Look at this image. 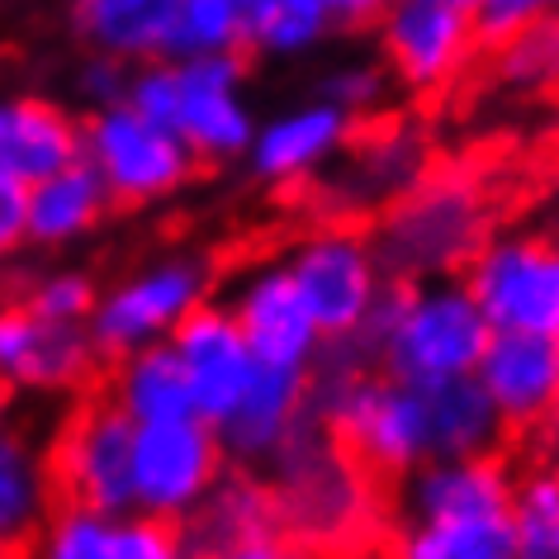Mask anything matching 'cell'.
I'll return each instance as SVG.
<instances>
[{
	"instance_id": "cell-43",
	"label": "cell",
	"mask_w": 559,
	"mask_h": 559,
	"mask_svg": "<svg viewBox=\"0 0 559 559\" xmlns=\"http://www.w3.org/2000/svg\"><path fill=\"white\" fill-rule=\"evenodd\" d=\"M550 474H555V484H559V451H555V460H550Z\"/></svg>"
},
{
	"instance_id": "cell-37",
	"label": "cell",
	"mask_w": 559,
	"mask_h": 559,
	"mask_svg": "<svg viewBox=\"0 0 559 559\" xmlns=\"http://www.w3.org/2000/svg\"><path fill=\"white\" fill-rule=\"evenodd\" d=\"M24 247V186L0 176V261Z\"/></svg>"
},
{
	"instance_id": "cell-16",
	"label": "cell",
	"mask_w": 559,
	"mask_h": 559,
	"mask_svg": "<svg viewBox=\"0 0 559 559\" xmlns=\"http://www.w3.org/2000/svg\"><path fill=\"white\" fill-rule=\"evenodd\" d=\"M474 380L493 399L498 417L516 431L559 417V337L493 332L474 366Z\"/></svg>"
},
{
	"instance_id": "cell-13",
	"label": "cell",
	"mask_w": 559,
	"mask_h": 559,
	"mask_svg": "<svg viewBox=\"0 0 559 559\" xmlns=\"http://www.w3.org/2000/svg\"><path fill=\"white\" fill-rule=\"evenodd\" d=\"M171 352L186 374L194 417H204L209 427H218L223 417L237 408V399L247 394L251 374H257V352L247 346L237 318L228 313V304H200L171 337Z\"/></svg>"
},
{
	"instance_id": "cell-2",
	"label": "cell",
	"mask_w": 559,
	"mask_h": 559,
	"mask_svg": "<svg viewBox=\"0 0 559 559\" xmlns=\"http://www.w3.org/2000/svg\"><path fill=\"white\" fill-rule=\"evenodd\" d=\"M488 233H493V218H488V200L479 186L417 180L394 204H384L370 247L389 280H441L465 275V265L488 242Z\"/></svg>"
},
{
	"instance_id": "cell-21",
	"label": "cell",
	"mask_w": 559,
	"mask_h": 559,
	"mask_svg": "<svg viewBox=\"0 0 559 559\" xmlns=\"http://www.w3.org/2000/svg\"><path fill=\"white\" fill-rule=\"evenodd\" d=\"M423 180V147L408 133H389L374 143H360L346 171L323 180V204L337 214H370V209L394 204L403 190Z\"/></svg>"
},
{
	"instance_id": "cell-4",
	"label": "cell",
	"mask_w": 559,
	"mask_h": 559,
	"mask_svg": "<svg viewBox=\"0 0 559 559\" xmlns=\"http://www.w3.org/2000/svg\"><path fill=\"white\" fill-rule=\"evenodd\" d=\"M81 157L109 186V200L147 209L180 194L194 176V152L171 129L138 115L129 100L100 105L81 119Z\"/></svg>"
},
{
	"instance_id": "cell-44",
	"label": "cell",
	"mask_w": 559,
	"mask_h": 559,
	"mask_svg": "<svg viewBox=\"0 0 559 559\" xmlns=\"http://www.w3.org/2000/svg\"><path fill=\"white\" fill-rule=\"evenodd\" d=\"M455 5H469V10H474V0H455Z\"/></svg>"
},
{
	"instance_id": "cell-24",
	"label": "cell",
	"mask_w": 559,
	"mask_h": 559,
	"mask_svg": "<svg viewBox=\"0 0 559 559\" xmlns=\"http://www.w3.org/2000/svg\"><path fill=\"white\" fill-rule=\"evenodd\" d=\"M58 484H52L48 460L34 451L29 437L0 427V555L29 550L38 526L58 508Z\"/></svg>"
},
{
	"instance_id": "cell-33",
	"label": "cell",
	"mask_w": 559,
	"mask_h": 559,
	"mask_svg": "<svg viewBox=\"0 0 559 559\" xmlns=\"http://www.w3.org/2000/svg\"><path fill=\"white\" fill-rule=\"evenodd\" d=\"M95 299H100V289H95V280L86 271H76V265L44 271L29 289H24V304H29L38 318L67 323V328H86L91 313H95Z\"/></svg>"
},
{
	"instance_id": "cell-6",
	"label": "cell",
	"mask_w": 559,
	"mask_h": 559,
	"mask_svg": "<svg viewBox=\"0 0 559 559\" xmlns=\"http://www.w3.org/2000/svg\"><path fill=\"white\" fill-rule=\"evenodd\" d=\"M166 129L194 152V162H242L257 133V109L247 100V52L171 58Z\"/></svg>"
},
{
	"instance_id": "cell-26",
	"label": "cell",
	"mask_w": 559,
	"mask_h": 559,
	"mask_svg": "<svg viewBox=\"0 0 559 559\" xmlns=\"http://www.w3.org/2000/svg\"><path fill=\"white\" fill-rule=\"evenodd\" d=\"M109 399H115L133 423H171V417L194 413L171 342H152V346H138V352L119 356L115 380H109Z\"/></svg>"
},
{
	"instance_id": "cell-5",
	"label": "cell",
	"mask_w": 559,
	"mask_h": 559,
	"mask_svg": "<svg viewBox=\"0 0 559 559\" xmlns=\"http://www.w3.org/2000/svg\"><path fill=\"white\" fill-rule=\"evenodd\" d=\"M465 285L493 332L559 337V242L550 233H488Z\"/></svg>"
},
{
	"instance_id": "cell-20",
	"label": "cell",
	"mask_w": 559,
	"mask_h": 559,
	"mask_svg": "<svg viewBox=\"0 0 559 559\" xmlns=\"http://www.w3.org/2000/svg\"><path fill=\"white\" fill-rule=\"evenodd\" d=\"M109 209H115L109 186L95 176L86 157H76L72 166L34 180L24 190V242L44 251L76 247L81 237H91L109 218Z\"/></svg>"
},
{
	"instance_id": "cell-34",
	"label": "cell",
	"mask_w": 559,
	"mask_h": 559,
	"mask_svg": "<svg viewBox=\"0 0 559 559\" xmlns=\"http://www.w3.org/2000/svg\"><path fill=\"white\" fill-rule=\"evenodd\" d=\"M109 559H194V555H190V545L180 536L176 522H157V516L129 512V516H119Z\"/></svg>"
},
{
	"instance_id": "cell-42",
	"label": "cell",
	"mask_w": 559,
	"mask_h": 559,
	"mask_svg": "<svg viewBox=\"0 0 559 559\" xmlns=\"http://www.w3.org/2000/svg\"><path fill=\"white\" fill-rule=\"evenodd\" d=\"M5 413H10V384L0 380V427H5Z\"/></svg>"
},
{
	"instance_id": "cell-31",
	"label": "cell",
	"mask_w": 559,
	"mask_h": 559,
	"mask_svg": "<svg viewBox=\"0 0 559 559\" xmlns=\"http://www.w3.org/2000/svg\"><path fill=\"white\" fill-rule=\"evenodd\" d=\"M115 531L119 516L81 508V502H62V508L48 512V522L29 540V559H109Z\"/></svg>"
},
{
	"instance_id": "cell-23",
	"label": "cell",
	"mask_w": 559,
	"mask_h": 559,
	"mask_svg": "<svg viewBox=\"0 0 559 559\" xmlns=\"http://www.w3.org/2000/svg\"><path fill=\"white\" fill-rule=\"evenodd\" d=\"M275 522L280 516H275L271 488L257 484L251 474H223V479L209 488V498L180 522V536H186L194 559H218L223 550H233V545L275 531Z\"/></svg>"
},
{
	"instance_id": "cell-11",
	"label": "cell",
	"mask_w": 559,
	"mask_h": 559,
	"mask_svg": "<svg viewBox=\"0 0 559 559\" xmlns=\"http://www.w3.org/2000/svg\"><path fill=\"white\" fill-rule=\"evenodd\" d=\"M384 67L408 91H441L479 52V24L455 0H389L374 24Z\"/></svg>"
},
{
	"instance_id": "cell-28",
	"label": "cell",
	"mask_w": 559,
	"mask_h": 559,
	"mask_svg": "<svg viewBox=\"0 0 559 559\" xmlns=\"http://www.w3.org/2000/svg\"><path fill=\"white\" fill-rule=\"evenodd\" d=\"M337 29L323 0H265L247 20V52L261 58H304Z\"/></svg>"
},
{
	"instance_id": "cell-27",
	"label": "cell",
	"mask_w": 559,
	"mask_h": 559,
	"mask_svg": "<svg viewBox=\"0 0 559 559\" xmlns=\"http://www.w3.org/2000/svg\"><path fill=\"white\" fill-rule=\"evenodd\" d=\"M394 559H516L508 512L493 516H441V522H403Z\"/></svg>"
},
{
	"instance_id": "cell-8",
	"label": "cell",
	"mask_w": 559,
	"mask_h": 559,
	"mask_svg": "<svg viewBox=\"0 0 559 559\" xmlns=\"http://www.w3.org/2000/svg\"><path fill=\"white\" fill-rule=\"evenodd\" d=\"M271 498L280 522L304 536L342 531L360 512L356 460L313 413L271 460Z\"/></svg>"
},
{
	"instance_id": "cell-1",
	"label": "cell",
	"mask_w": 559,
	"mask_h": 559,
	"mask_svg": "<svg viewBox=\"0 0 559 559\" xmlns=\"http://www.w3.org/2000/svg\"><path fill=\"white\" fill-rule=\"evenodd\" d=\"M493 337L479 299L465 275L441 280H384L366 323L352 337L328 342L337 356L366 370H384L413 384H441L474 374L484 346Z\"/></svg>"
},
{
	"instance_id": "cell-10",
	"label": "cell",
	"mask_w": 559,
	"mask_h": 559,
	"mask_svg": "<svg viewBox=\"0 0 559 559\" xmlns=\"http://www.w3.org/2000/svg\"><path fill=\"white\" fill-rule=\"evenodd\" d=\"M133 431L138 423L115 399L86 403L62 427L58 451L48 460L58 493L67 502H81V508L129 516L133 512Z\"/></svg>"
},
{
	"instance_id": "cell-39",
	"label": "cell",
	"mask_w": 559,
	"mask_h": 559,
	"mask_svg": "<svg viewBox=\"0 0 559 559\" xmlns=\"http://www.w3.org/2000/svg\"><path fill=\"white\" fill-rule=\"evenodd\" d=\"M323 5L332 10V24H337V29L360 34V29H374V24H380L389 0H323Z\"/></svg>"
},
{
	"instance_id": "cell-38",
	"label": "cell",
	"mask_w": 559,
	"mask_h": 559,
	"mask_svg": "<svg viewBox=\"0 0 559 559\" xmlns=\"http://www.w3.org/2000/svg\"><path fill=\"white\" fill-rule=\"evenodd\" d=\"M218 559H318L309 545H295V540H280L275 531H265V536H251L242 545H233V550H223Z\"/></svg>"
},
{
	"instance_id": "cell-7",
	"label": "cell",
	"mask_w": 559,
	"mask_h": 559,
	"mask_svg": "<svg viewBox=\"0 0 559 559\" xmlns=\"http://www.w3.org/2000/svg\"><path fill=\"white\" fill-rule=\"evenodd\" d=\"M223 474L228 451L204 417H171V423H138L133 431V512L157 522H186L209 498Z\"/></svg>"
},
{
	"instance_id": "cell-35",
	"label": "cell",
	"mask_w": 559,
	"mask_h": 559,
	"mask_svg": "<svg viewBox=\"0 0 559 559\" xmlns=\"http://www.w3.org/2000/svg\"><path fill=\"white\" fill-rule=\"evenodd\" d=\"M318 95H328L332 105H342L352 119H360V115H370V109L384 100V67H374V62H342V67H332V72L323 76Z\"/></svg>"
},
{
	"instance_id": "cell-9",
	"label": "cell",
	"mask_w": 559,
	"mask_h": 559,
	"mask_svg": "<svg viewBox=\"0 0 559 559\" xmlns=\"http://www.w3.org/2000/svg\"><path fill=\"white\" fill-rule=\"evenodd\" d=\"M289 280H295L299 299L309 304L318 332L328 342H342L366 323L374 295L384 289V265L370 247V233L356 228H318L285 257Z\"/></svg>"
},
{
	"instance_id": "cell-29",
	"label": "cell",
	"mask_w": 559,
	"mask_h": 559,
	"mask_svg": "<svg viewBox=\"0 0 559 559\" xmlns=\"http://www.w3.org/2000/svg\"><path fill=\"white\" fill-rule=\"evenodd\" d=\"M209 52H247L242 10L233 0H176L162 58H209Z\"/></svg>"
},
{
	"instance_id": "cell-32",
	"label": "cell",
	"mask_w": 559,
	"mask_h": 559,
	"mask_svg": "<svg viewBox=\"0 0 559 559\" xmlns=\"http://www.w3.org/2000/svg\"><path fill=\"white\" fill-rule=\"evenodd\" d=\"M498 48V76L516 91H559V10L508 34Z\"/></svg>"
},
{
	"instance_id": "cell-14",
	"label": "cell",
	"mask_w": 559,
	"mask_h": 559,
	"mask_svg": "<svg viewBox=\"0 0 559 559\" xmlns=\"http://www.w3.org/2000/svg\"><path fill=\"white\" fill-rule=\"evenodd\" d=\"M95 360L91 332L38 318L29 304H0V380L10 389H34V394H67L86 384Z\"/></svg>"
},
{
	"instance_id": "cell-12",
	"label": "cell",
	"mask_w": 559,
	"mask_h": 559,
	"mask_svg": "<svg viewBox=\"0 0 559 559\" xmlns=\"http://www.w3.org/2000/svg\"><path fill=\"white\" fill-rule=\"evenodd\" d=\"M228 313L237 318L261 366L313 374L328 337L318 332L309 304L299 299L285 261H261L247 275H237V285L228 289Z\"/></svg>"
},
{
	"instance_id": "cell-45",
	"label": "cell",
	"mask_w": 559,
	"mask_h": 559,
	"mask_svg": "<svg viewBox=\"0 0 559 559\" xmlns=\"http://www.w3.org/2000/svg\"><path fill=\"white\" fill-rule=\"evenodd\" d=\"M0 559H15V555H0Z\"/></svg>"
},
{
	"instance_id": "cell-19",
	"label": "cell",
	"mask_w": 559,
	"mask_h": 559,
	"mask_svg": "<svg viewBox=\"0 0 559 559\" xmlns=\"http://www.w3.org/2000/svg\"><path fill=\"white\" fill-rule=\"evenodd\" d=\"M81 157V119L44 95H0V176L29 190Z\"/></svg>"
},
{
	"instance_id": "cell-36",
	"label": "cell",
	"mask_w": 559,
	"mask_h": 559,
	"mask_svg": "<svg viewBox=\"0 0 559 559\" xmlns=\"http://www.w3.org/2000/svg\"><path fill=\"white\" fill-rule=\"evenodd\" d=\"M129 76L133 67L119 62V58H105V52H91L76 72V95L86 100V109H100V105H119L129 95Z\"/></svg>"
},
{
	"instance_id": "cell-40",
	"label": "cell",
	"mask_w": 559,
	"mask_h": 559,
	"mask_svg": "<svg viewBox=\"0 0 559 559\" xmlns=\"http://www.w3.org/2000/svg\"><path fill=\"white\" fill-rule=\"evenodd\" d=\"M545 233L559 242V186L550 190V200H545Z\"/></svg>"
},
{
	"instance_id": "cell-22",
	"label": "cell",
	"mask_w": 559,
	"mask_h": 559,
	"mask_svg": "<svg viewBox=\"0 0 559 559\" xmlns=\"http://www.w3.org/2000/svg\"><path fill=\"white\" fill-rule=\"evenodd\" d=\"M176 0H72V34L86 52L119 62H152L166 52Z\"/></svg>"
},
{
	"instance_id": "cell-17",
	"label": "cell",
	"mask_w": 559,
	"mask_h": 559,
	"mask_svg": "<svg viewBox=\"0 0 559 559\" xmlns=\"http://www.w3.org/2000/svg\"><path fill=\"white\" fill-rule=\"evenodd\" d=\"M309 423V374L304 370H280V366H261L251 374L247 394L237 399V408L214 427L228 465H271L295 431Z\"/></svg>"
},
{
	"instance_id": "cell-30",
	"label": "cell",
	"mask_w": 559,
	"mask_h": 559,
	"mask_svg": "<svg viewBox=\"0 0 559 559\" xmlns=\"http://www.w3.org/2000/svg\"><path fill=\"white\" fill-rule=\"evenodd\" d=\"M508 526L516 559H559V484L550 469L512 479Z\"/></svg>"
},
{
	"instance_id": "cell-3",
	"label": "cell",
	"mask_w": 559,
	"mask_h": 559,
	"mask_svg": "<svg viewBox=\"0 0 559 559\" xmlns=\"http://www.w3.org/2000/svg\"><path fill=\"white\" fill-rule=\"evenodd\" d=\"M209 299H214V265L200 251H166L100 289L86 332L100 360H119L138 346L166 342Z\"/></svg>"
},
{
	"instance_id": "cell-41",
	"label": "cell",
	"mask_w": 559,
	"mask_h": 559,
	"mask_svg": "<svg viewBox=\"0 0 559 559\" xmlns=\"http://www.w3.org/2000/svg\"><path fill=\"white\" fill-rule=\"evenodd\" d=\"M233 5H237V10H242V20H251V15H257V10L265 5V0H233Z\"/></svg>"
},
{
	"instance_id": "cell-15",
	"label": "cell",
	"mask_w": 559,
	"mask_h": 559,
	"mask_svg": "<svg viewBox=\"0 0 559 559\" xmlns=\"http://www.w3.org/2000/svg\"><path fill=\"white\" fill-rule=\"evenodd\" d=\"M352 133L356 119L342 105H332L328 95H313V100L257 123L242 162L261 186H295V180L328 171L352 147Z\"/></svg>"
},
{
	"instance_id": "cell-18",
	"label": "cell",
	"mask_w": 559,
	"mask_h": 559,
	"mask_svg": "<svg viewBox=\"0 0 559 559\" xmlns=\"http://www.w3.org/2000/svg\"><path fill=\"white\" fill-rule=\"evenodd\" d=\"M512 502V474L498 455H437L403 474V512L413 522L493 516Z\"/></svg>"
},
{
	"instance_id": "cell-25",
	"label": "cell",
	"mask_w": 559,
	"mask_h": 559,
	"mask_svg": "<svg viewBox=\"0 0 559 559\" xmlns=\"http://www.w3.org/2000/svg\"><path fill=\"white\" fill-rule=\"evenodd\" d=\"M431 399V460L437 455H498L508 423L474 374L427 384Z\"/></svg>"
}]
</instances>
